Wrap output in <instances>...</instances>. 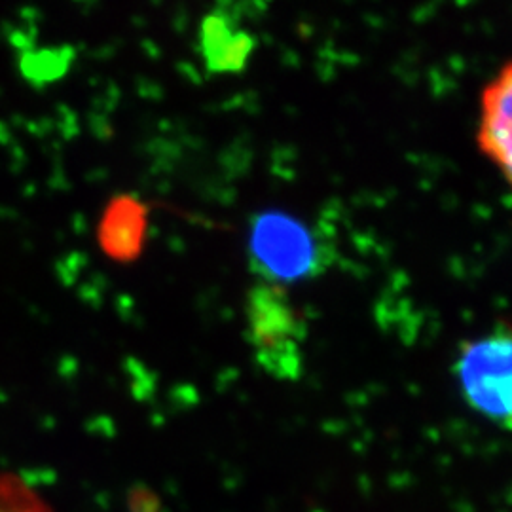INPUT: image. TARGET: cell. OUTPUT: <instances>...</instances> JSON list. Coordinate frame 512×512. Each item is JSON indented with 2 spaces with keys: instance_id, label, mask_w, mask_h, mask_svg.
<instances>
[{
  "instance_id": "1",
  "label": "cell",
  "mask_w": 512,
  "mask_h": 512,
  "mask_svg": "<svg viewBox=\"0 0 512 512\" xmlns=\"http://www.w3.org/2000/svg\"><path fill=\"white\" fill-rule=\"evenodd\" d=\"M247 256L260 283L285 289L325 274L336 251L323 228L283 211H262L249 220Z\"/></svg>"
},
{
  "instance_id": "2",
  "label": "cell",
  "mask_w": 512,
  "mask_h": 512,
  "mask_svg": "<svg viewBox=\"0 0 512 512\" xmlns=\"http://www.w3.org/2000/svg\"><path fill=\"white\" fill-rule=\"evenodd\" d=\"M247 342L256 363L279 380H294L304 366L306 321L283 287L258 283L245 302Z\"/></svg>"
},
{
  "instance_id": "3",
  "label": "cell",
  "mask_w": 512,
  "mask_h": 512,
  "mask_svg": "<svg viewBox=\"0 0 512 512\" xmlns=\"http://www.w3.org/2000/svg\"><path fill=\"white\" fill-rule=\"evenodd\" d=\"M459 391L476 414L512 431V323L467 340L456 361Z\"/></svg>"
},
{
  "instance_id": "4",
  "label": "cell",
  "mask_w": 512,
  "mask_h": 512,
  "mask_svg": "<svg viewBox=\"0 0 512 512\" xmlns=\"http://www.w3.org/2000/svg\"><path fill=\"white\" fill-rule=\"evenodd\" d=\"M476 141L512 188V61L501 67L482 92Z\"/></svg>"
},
{
  "instance_id": "5",
  "label": "cell",
  "mask_w": 512,
  "mask_h": 512,
  "mask_svg": "<svg viewBox=\"0 0 512 512\" xmlns=\"http://www.w3.org/2000/svg\"><path fill=\"white\" fill-rule=\"evenodd\" d=\"M255 48V37L236 14L219 8L202 19L200 50L209 73H243Z\"/></svg>"
},
{
  "instance_id": "6",
  "label": "cell",
  "mask_w": 512,
  "mask_h": 512,
  "mask_svg": "<svg viewBox=\"0 0 512 512\" xmlns=\"http://www.w3.org/2000/svg\"><path fill=\"white\" fill-rule=\"evenodd\" d=\"M0 512H54L48 501L21 476L0 475Z\"/></svg>"
}]
</instances>
